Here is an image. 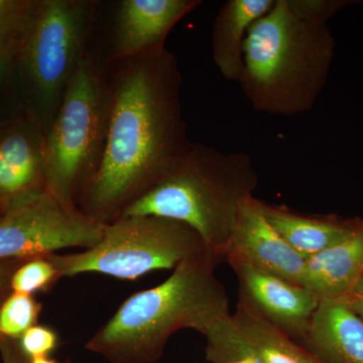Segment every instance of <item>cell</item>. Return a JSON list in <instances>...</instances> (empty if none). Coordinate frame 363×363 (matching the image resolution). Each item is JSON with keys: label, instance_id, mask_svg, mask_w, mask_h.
Returning a JSON list of instances; mask_svg holds the SVG:
<instances>
[{"label": "cell", "instance_id": "20", "mask_svg": "<svg viewBox=\"0 0 363 363\" xmlns=\"http://www.w3.org/2000/svg\"><path fill=\"white\" fill-rule=\"evenodd\" d=\"M58 276L49 259H35L20 267L11 279L14 293L30 295L42 290Z\"/></svg>", "mask_w": 363, "mask_h": 363}, {"label": "cell", "instance_id": "4", "mask_svg": "<svg viewBox=\"0 0 363 363\" xmlns=\"http://www.w3.org/2000/svg\"><path fill=\"white\" fill-rule=\"evenodd\" d=\"M219 257L206 252L182 262L161 285L136 293L90 341V350L123 359L161 352L181 329L206 335L230 314L228 296L215 277Z\"/></svg>", "mask_w": 363, "mask_h": 363}, {"label": "cell", "instance_id": "16", "mask_svg": "<svg viewBox=\"0 0 363 363\" xmlns=\"http://www.w3.org/2000/svg\"><path fill=\"white\" fill-rule=\"evenodd\" d=\"M262 207L269 224L305 259L346 240L359 222V218L343 219L336 215L298 214L262 201Z\"/></svg>", "mask_w": 363, "mask_h": 363}, {"label": "cell", "instance_id": "19", "mask_svg": "<svg viewBox=\"0 0 363 363\" xmlns=\"http://www.w3.org/2000/svg\"><path fill=\"white\" fill-rule=\"evenodd\" d=\"M39 313V304L30 295L13 294L0 307V335L21 337L33 326Z\"/></svg>", "mask_w": 363, "mask_h": 363}, {"label": "cell", "instance_id": "15", "mask_svg": "<svg viewBox=\"0 0 363 363\" xmlns=\"http://www.w3.org/2000/svg\"><path fill=\"white\" fill-rule=\"evenodd\" d=\"M363 274V218L351 235L306 259L304 286L320 301L350 295Z\"/></svg>", "mask_w": 363, "mask_h": 363}, {"label": "cell", "instance_id": "17", "mask_svg": "<svg viewBox=\"0 0 363 363\" xmlns=\"http://www.w3.org/2000/svg\"><path fill=\"white\" fill-rule=\"evenodd\" d=\"M274 2L276 0H229L217 13L212 30V56L226 80L240 82L248 30Z\"/></svg>", "mask_w": 363, "mask_h": 363}, {"label": "cell", "instance_id": "21", "mask_svg": "<svg viewBox=\"0 0 363 363\" xmlns=\"http://www.w3.org/2000/svg\"><path fill=\"white\" fill-rule=\"evenodd\" d=\"M57 334L45 326L30 327L21 336L20 348L26 357H47L57 346Z\"/></svg>", "mask_w": 363, "mask_h": 363}, {"label": "cell", "instance_id": "24", "mask_svg": "<svg viewBox=\"0 0 363 363\" xmlns=\"http://www.w3.org/2000/svg\"><path fill=\"white\" fill-rule=\"evenodd\" d=\"M341 300H343V302L363 321V298L357 297V296H347Z\"/></svg>", "mask_w": 363, "mask_h": 363}, {"label": "cell", "instance_id": "27", "mask_svg": "<svg viewBox=\"0 0 363 363\" xmlns=\"http://www.w3.org/2000/svg\"><path fill=\"white\" fill-rule=\"evenodd\" d=\"M30 363H59L55 362V360L49 359L47 357H38L33 358V359H30Z\"/></svg>", "mask_w": 363, "mask_h": 363}, {"label": "cell", "instance_id": "10", "mask_svg": "<svg viewBox=\"0 0 363 363\" xmlns=\"http://www.w3.org/2000/svg\"><path fill=\"white\" fill-rule=\"evenodd\" d=\"M224 259L231 267H252L304 286L306 259L267 220L262 201L257 198L250 197L241 207Z\"/></svg>", "mask_w": 363, "mask_h": 363}, {"label": "cell", "instance_id": "29", "mask_svg": "<svg viewBox=\"0 0 363 363\" xmlns=\"http://www.w3.org/2000/svg\"><path fill=\"white\" fill-rule=\"evenodd\" d=\"M2 281H4V271H2L1 267H0V286H1Z\"/></svg>", "mask_w": 363, "mask_h": 363}, {"label": "cell", "instance_id": "11", "mask_svg": "<svg viewBox=\"0 0 363 363\" xmlns=\"http://www.w3.org/2000/svg\"><path fill=\"white\" fill-rule=\"evenodd\" d=\"M201 4L200 0H121L112 23V61L161 54L174 26Z\"/></svg>", "mask_w": 363, "mask_h": 363}, {"label": "cell", "instance_id": "9", "mask_svg": "<svg viewBox=\"0 0 363 363\" xmlns=\"http://www.w3.org/2000/svg\"><path fill=\"white\" fill-rule=\"evenodd\" d=\"M205 337L207 358L214 363L245 358L257 363H322L240 298L234 314L215 325Z\"/></svg>", "mask_w": 363, "mask_h": 363}, {"label": "cell", "instance_id": "1", "mask_svg": "<svg viewBox=\"0 0 363 363\" xmlns=\"http://www.w3.org/2000/svg\"><path fill=\"white\" fill-rule=\"evenodd\" d=\"M111 86L104 157L80 197V210L108 223L147 192L190 149L182 113V75L168 50L118 61Z\"/></svg>", "mask_w": 363, "mask_h": 363}, {"label": "cell", "instance_id": "2", "mask_svg": "<svg viewBox=\"0 0 363 363\" xmlns=\"http://www.w3.org/2000/svg\"><path fill=\"white\" fill-rule=\"evenodd\" d=\"M334 50L328 23L300 16L289 0H276L248 30L238 84L257 112L306 113L324 89Z\"/></svg>", "mask_w": 363, "mask_h": 363}, {"label": "cell", "instance_id": "7", "mask_svg": "<svg viewBox=\"0 0 363 363\" xmlns=\"http://www.w3.org/2000/svg\"><path fill=\"white\" fill-rule=\"evenodd\" d=\"M208 252L187 224L157 216L119 217L107 223L101 240L85 252L48 255L59 277L97 272L136 279L157 269H176Z\"/></svg>", "mask_w": 363, "mask_h": 363}, {"label": "cell", "instance_id": "5", "mask_svg": "<svg viewBox=\"0 0 363 363\" xmlns=\"http://www.w3.org/2000/svg\"><path fill=\"white\" fill-rule=\"evenodd\" d=\"M109 114L108 77L89 54L72 79L44 133L45 187L67 206L79 208L77 198L99 168Z\"/></svg>", "mask_w": 363, "mask_h": 363}, {"label": "cell", "instance_id": "18", "mask_svg": "<svg viewBox=\"0 0 363 363\" xmlns=\"http://www.w3.org/2000/svg\"><path fill=\"white\" fill-rule=\"evenodd\" d=\"M39 0H0V57L16 58Z\"/></svg>", "mask_w": 363, "mask_h": 363}, {"label": "cell", "instance_id": "28", "mask_svg": "<svg viewBox=\"0 0 363 363\" xmlns=\"http://www.w3.org/2000/svg\"><path fill=\"white\" fill-rule=\"evenodd\" d=\"M231 363H257L252 358H245V359L238 360V362H234Z\"/></svg>", "mask_w": 363, "mask_h": 363}, {"label": "cell", "instance_id": "26", "mask_svg": "<svg viewBox=\"0 0 363 363\" xmlns=\"http://www.w3.org/2000/svg\"><path fill=\"white\" fill-rule=\"evenodd\" d=\"M348 296H357V297L363 298V274ZM346 297H347V296H346Z\"/></svg>", "mask_w": 363, "mask_h": 363}, {"label": "cell", "instance_id": "8", "mask_svg": "<svg viewBox=\"0 0 363 363\" xmlns=\"http://www.w3.org/2000/svg\"><path fill=\"white\" fill-rule=\"evenodd\" d=\"M105 222L67 206L44 192L6 209L0 218V259L50 255L67 247L91 248L104 236Z\"/></svg>", "mask_w": 363, "mask_h": 363}, {"label": "cell", "instance_id": "12", "mask_svg": "<svg viewBox=\"0 0 363 363\" xmlns=\"http://www.w3.org/2000/svg\"><path fill=\"white\" fill-rule=\"evenodd\" d=\"M240 298L269 323L302 345L320 300L307 288L248 266L233 267Z\"/></svg>", "mask_w": 363, "mask_h": 363}, {"label": "cell", "instance_id": "22", "mask_svg": "<svg viewBox=\"0 0 363 363\" xmlns=\"http://www.w3.org/2000/svg\"><path fill=\"white\" fill-rule=\"evenodd\" d=\"M296 13L306 18L328 23L334 14L347 6L342 0H289Z\"/></svg>", "mask_w": 363, "mask_h": 363}, {"label": "cell", "instance_id": "25", "mask_svg": "<svg viewBox=\"0 0 363 363\" xmlns=\"http://www.w3.org/2000/svg\"><path fill=\"white\" fill-rule=\"evenodd\" d=\"M16 59L11 57H0V84L6 80L9 72L13 68Z\"/></svg>", "mask_w": 363, "mask_h": 363}, {"label": "cell", "instance_id": "14", "mask_svg": "<svg viewBox=\"0 0 363 363\" xmlns=\"http://www.w3.org/2000/svg\"><path fill=\"white\" fill-rule=\"evenodd\" d=\"M302 346L322 363H363V321L341 298L320 301Z\"/></svg>", "mask_w": 363, "mask_h": 363}, {"label": "cell", "instance_id": "23", "mask_svg": "<svg viewBox=\"0 0 363 363\" xmlns=\"http://www.w3.org/2000/svg\"><path fill=\"white\" fill-rule=\"evenodd\" d=\"M0 351L4 363H26V357L23 351L20 347L14 346L9 339L0 341Z\"/></svg>", "mask_w": 363, "mask_h": 363}, {"label": "cell", "instance_id": "6", "mask_svg": "<svg viewBox=\"0 0 363 363\" xmlns=\"http://www.w3.org/2000/svg\"><path fill=\"white\" fill-rule=\"evenodd\" d=\"M96 18L90 0H39L14 66L28 95V116L48 130L83 60Z\"/></svg>", "mask_w": 363, "mask_h": 363}, {"label": "cell", "instance_id": "13", "mask_svg": "<svg viewBox=\"0 0 363 363\" xmlns=\"http://www.w3.org/2000/svg\"><path fill=\"white\" fill-rule=\"evenodd\" d=\"M45 190L44 130L30 116L11 121L0 130V207Z\"/></svg>", "mask_w": 363, "mask_h": 363}, {"label": "cell", "instance_id": "30", "mask_svg": "<svg viewBox=\"0 0 363 363\" xmlns=\"http://www.w3.org/2000/svg\"><path fill=\"white\" fill-rule=\"evenodd\" d=\"M4 210L2 209L1 207H0V218H1L2 215H4Z\"/></svg>", "mask_w": 363, "mask_h": 363}, {"label": "cell", "instance_id": "3", "mask_svg": "<svg viewBox=\"0 0 363 363\" xmlns=\"http://www.w3.org/2000/svg\"><path fill=\"white\" fill-rule=\"evenodd\" d=\"M257 183L252 157L245 152L192 143L168 173L119 217L157 216L187 224L208 252L223 260L241 207L253 197Z\"/></svg>", "mask_w": 363, "mask_h": 363}]
</instances>
